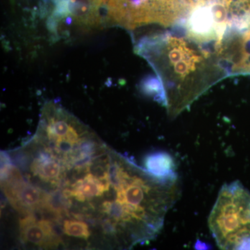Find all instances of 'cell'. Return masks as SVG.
Returning a JSON list of instances; mask_svg holds the SVG:
<instances>
[{"instance_id": "obj_1", "label": "cell", "mask_w": 250, "mask_h": 250, "mask_svg": "<svg viewBox=\"0 0 250 250\" xmlns=\"http://www.w3.org/2000/svg\"><path fill=\"white\" fill-rule=\"evenodd\" d=\"M136 51L161 79L165 107L172 118L188 108L217 80L226 77L212 54L174 29L144 38Z\"/></svg>"}, {"instance_id": "obj_2", "label": "cell", "mask_w": 250, "mask_h": 250, "mask_svg": "<svg viewBox=\"0 0 250 250\" xmlns=\"http://www.w3.org/2000/svg\"><path fill=\"white\" fill-rule=\"evenodd\" d=\"M208 226L221 250H240L250 239V195L240 182L222 187Z\"/></svg>"}, {"instance_id": "obj_3", "label": "cell", "mask_w": 250, "mask_h": 250, "mask_svg": "<svg viewBox=\"0 0 250 250\" xmlns=\"http://www.w3.org/2000/svg\"><path fill=\"white\" fill-rule=\"evenodd\" d=\"M111 24L133 30L147 24L170 27L180 16L179 0H94Z\"/></svg>"}, {"instance_id": "obj_4", "label": "cell", "mask_w": 250, "mask_h": 250, "mask_svg": "<svg viewBox=\"0 0 250 250\" xmlns=\"http://www.w3.org/2000/svg\"><path fill=\"white\" fill-rule=\"evenodd\" d=\"M21 239L41 248H54L62 242L60 232L52 222L42 220L36 221L34 215H29L20 220Z\"/></svg>"}, {"instance_id": "obj_5", "label": "cell", "mask_w": 250, "mask_h": 250, "mask_svg": "<svg viewBox=\"0 0 250 250\" xmlns=\"http://www.w3.org/2000/svg\"><path fill=\"white\" fill-rule=\"evenodd\" d=\"M1 186L11 205L21 213H29L31 210L43 208L47 193L39 188L24 180L14 185Z\"/></svg>"}, {"instance_id": "obj_6", "label": "cell", "mask_w": 250, "mask_h": 250, "mask_svg": "<svg viewBox=\"0 0 250 250\" xmlns=\"http://www.w3.org/2000/svg\"><path fill=\"white\" fill-rule=\"evenodd\" d=\"M146 170L156 178L163 181L178 180L176 164L169 153L157 152L148 154L145 159Z\"/></svg>"}, {"instance_id": "obj_7", "label": "cell", "mask_w": 250, "mask_h": 250, "mask_svg": "<svg viewBox=\"0 0 250 250\" xmlns=\"http://www.w3.org/2000/svg\"><path fill=\"white\" fill-rule=\"evenodd\" d=\"M31 172L45 182L59 180L62 172L59 159L49 149L42 151L33 161Z\"/></svg>"}, {"instance_id": "obj_8", "label": "cell", "mask_w": 250, "mask_h": 250, "mask_svg": "<svg viewBox=\"0 0 250 250\" xmlns=\"http://www.w3.org/2000/svg\"><path fill=\"white\" fill-rule=\"evenodd\" d=\"M63 192L67 197H74L79 201L84 202L86 199L100 196L106 190L98 177L88 174L84 178L75 182L71 189Z\"/></svg>"}, {"instance_id": "obj_9", "label": "cell", "mask_w": 250, "mask_h": 250, "mask_svg": "<svg viewBox=\"0 0 250 250\" xmlns=\"http://www.w3.org/2000/svg\"><path fill=\"white\" fill-rule=\"evenodd\" d=\"M67 197H67L64 192H61L59 190H57L52 194L47 193L43 208L53 212L56 214H60L66 208Z\"/></svg>"}, {"instance_id": "obj_10", "label": "cell", "mask_w": 250, "mask_h": 250, "mask_svg": "<svg viewBox=\"0 0 250 250\" xmlns=\"http://www.w3.org/2000/svg\"><path fill=\"white\" fill-rule=\"evenodd\" d=\"M63 232L68 236L78 238H89L90 232L87 224L77 220H65L63 223Z\"/></svg>"}, {"instance_id": "obj_11", "label": "cell", "mask_w": 250, "mask_h": 250, "mask_svg": "<svg viewBox=\"0 0 250 250\" xmlns=\"http://www.w3.org/2000/svg\"><path fill=\"white\" fill-rule=\"evenodd\" d=\"M119 226L118 224L114 220L109 218L105 220L103 223V228L104 233L106 234L116 235L118 232V227Z\"/></svg>"}, {"instance_id": "obj_12", "label": "cell", "mask_w": 250, "mask_h": 250, "mask_svg": "<svg viewBox=\"0 0 250 250\" xmlns=\"http://www.w3.org/2000/svg\"><path fill=\"white\" fill-rule=\"evenodd\" d=\"M195 248L196 250H208L209 248V245L207 244L205 242L197 240L195 245Z\"/></svg>"}]
</instances>
